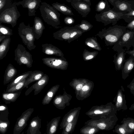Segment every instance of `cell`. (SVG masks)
<instances>
[{
    "instance_id": "obj_1",
    "label": "cell",
    "mask_w": 134,
    "mask_h": 134,
    "mask_svg": "<svg viewBox=\"0 0 134 134\" xmlns=\"http://www.w3.org/2000/svg\"><path fill=\"white\" fill-rule=\"evenodd\" d=\"M126 27L115 25L103 29L96 35L101 39H104L105 45H112L116 43L126 31Z\"/></svg>"
},
{
    "instance_id": "obj_2",
    "label": "cell",
    "mask_w": 134,
    "mask_h": 134,
    "mask_svg": "<svg viewBox=\"0 0 134 134\" xmlns=\"http://www.w3.org/2000/svg\"><path fill=\"white\" fill-rule=\"evenodd\" d=\"M42 17L47 24L55 29L60 27V13L54 8L45 2H42L40 7Z\"/></svg>"
},
{
    "instance_id": "obj_3",
    "label": "cell",
    "mask_w": 134,
    "mask_h": 134,
    "mask_svg": "<svg viewBox=\"0 0 134 134\" xmlns=\"http://www.w3.org/2000/svg\"><path fill=\"white\" fill-rule=\"evenodd\" d=\"M83 33L80 29L75 26H66L54 32L53 37L56 39L67 41L70 43L81 36Z\"/></svg>"
},
{
    "instance_id": "obj_4",
    "label": "cell",
    "mask_w": 134,
    "mask_h": 134,
    "mask_svg": "<svg viewBox=\"0 0 134 134\" xmlns=\"http://www.w3.org/2000/svg\"><path fill=\"white\" fill-rule=\"evenodd\" d=\"M18 31L23 43L28 49L31 51L34 49L36 46L34 43L35 38L33 27H31L29 24L26 25L24 22H22L19 24Z\"/></svg>"
},
{
    "instance_id": "obj_5",
    "label": "cell",
    "mask_w": 134,
    "mask_h": 134,
    "mask_svg": "<svg viewBox=\"0 0 134 134\" xmlns=\"http://www.w3.org/2000/svg\"><path fill=\"white\" fill-rule=\"evenodd\" d=\"M123 14L122 13L117 12L110 8L105 11L96 14L95 18L97 21L102 22L104 25L112 24L113 26L117 23L118 21L121 19Z\"/></svg>"
},
{
    "instance_id": "obj_6",
    "label": "cell",
    "mask_w": 134,
    "mask_h": 134,
    "mask_svg": "<svg viewBox=\"0 0 134 134\" xmlns=\"http://www.w3.org/2000/svg\"><path fill=\"white\" fill-rule=\"evenodd\" d=\"M14 59L20 65H25L28 68L32 67L33 60L30 53L22 44H18L14 51Z\"/></svg>"
},
{
    "instance_id": "obj_7",
    "label": "cell",
    "mask_w": 134,
    "mask_h": 134,
    "mask_svg": "<svg viewBox=\"0 0 134 134\" xmlns=\"http://www.w3.org/2000/svg\"><path fill=\"white\" fill-rule=\"evenodd\" d=\"M20 15L16 6L7 8L3 11L0 15V24H9L13 27L17 24L18 18Z\"/></svg>"
},
{
    "instance_id": "obj_8",
    "label": "cell",
    "mask_w": 134,
    "mask_h": 134,
    "mask_svg": "<svg viewBox=\"0 0 134 134\" xmlns=\"http://www.w3.org/2000/svg\"><path fill=\"white\" fill-rule=\"evenodd\" d=\"M43 63L53 69L62 70H66L69 63L64 57H46L42 59Z\"/></svg>"
},
{
    "instance_id": "obj_9",
    "label": "cell",
    "mask_w": 134,
    "mask_h": 134,
    "mask_svg": "<svg viewBox=\"0 0 134 134\" xmlns=\"http://www.w3.org/2000/svg\"><path fill=\"white\" fill-rule=\"evenodd\" d=\"M34 111L33 108H29L24 111L18 118L14 126L13 134H20L27 125V122Z\"/></svg>"
},
{
    "instance_id": "obj_10",
    "label": "cell",
    "mask_w": 134,
    "mask_h": 134,
    "mask_svg": "<svg viewBox=\"0 0 134 134\" xmlns=\"http://www.w3.org/2000/svg\"><path fill=\"white\" fill-rule=\"evenodd\" d=\"M113 6L115 11L124 14L134 9V0H117Z\"/></svg>"
},
{
    "instance_id": "obj_11",
    "label": "cell",
    "mask_w": 134,
    "mask_h": 134,
    "mask_svg": "<svg viewBox=\"0 0 134 134\" xmlns=\"http://www.w3.org/2000/svg\"><path fill=\"white\" fill-rule=\"evenodd\" d=\"M41 0H22L16 2L17 5H21L24 8H27L28 10L29 16L35 15L36 10L40 7L41 3Z\"/></svg>"
},
{
    "instance_id": "obj_12",
    "label": "cell",
    "mask_w": 134,
    "mask_h": 134,
    "mask_svg": "<svg viewBox=\"0 0 134 134\" xmlns=\"http://www.w3.org/2000/svg\"><path fill=\"white\" fill-rule=\"evenodd\" d=\"M49 80L48 76L46 74H44L40 79L37 81L26 91L25 95L27 96L34 90V95L38 94L47 84Z\"/></svg>"
},
{
    "instance_id": "obj_13",
    "label": "cell",
    "mask_w": 134,
    "mask_h": 134,
    "mask_svg": "<svg viewBox=\"0 0 134 134\" xmlns=\"http://www.w3.org/2000/svg\"><path fill=\"white\" fill-rule=\"evenodd\" d=\"M70 3L72 7L83 17H86L91 11L90 6L83 1H72Z\"/></svg>"
},
{
    "instance_id": "obj_14",
    "label": "cell",
    "mask_w": 134,
    "mask_h": 134,
    "mask_svg": "<svg viewBox=\"0 0 134 134\" xmlns=\"http://www.w3.org/2000/svg\"><path fill=\"white\" fill-rule=\"evenodd\" d=\"M41 119L38 116L33 118L30 121L27 131V134H41Z\"/></svg>"
},
{
    "instance_id": "obj_15",
    "label": "cell",
    "mask_w": 134,
    "mask_h": 134,
    "mask_svg": "<svg viewBox=\"0 0 134 134\" xmlns=\"http://www.w3.org/2000/svg\"><path fill=\"white\" fill-rule=\"evenodd\" d=\"M42 47V51L45 54L64 57V54L62 51L58 48L51 44H43Z\"/></svg>"
},
{
    "instance_id": "obj_16",
    "label": "cell",
    "mask_w": 134,
    "mask_h": 134,
    "mask_svg": "<svg viewBox=\"0 0 134 134\" xmlns=\"http://www.w3.org/2000/svg\"><path fill=\"white\" fill-rule=\"evenodd\" d=\"M33 31L35 39H39L41 36L45 27L41 19L36 16L34 18L33 26Z\"/></svg>"
},
{
    "instance_id": "obj_17",
    "label": "cell",
    "mask_w": 134,
    "mask_h": 134,
    "mask_svg": "<svg viewBox=\"0 0 134 134\" xmlns=\"http://www.w3.org/2000/svg\"><path fill=\"white\" fill-rule=\"evenodd\" d=\"M17 73V69L10 63L7 66L4 76L3 84L6 85L14 80Z\"/></svg>"
},
{
    "instance_id": "obj_18",
    "label": "cell",
    "mask_w": 134,
    "mask_h": 134,
    "mask_svg": "<svg viewBox=\"0 0 134 134\" xmlns=\"http://www.w3.org/2000/svg\"><path fill=\"white\" fill-rule=\"evenodd\" d=\"M44 74L43 72L41 71L36 70L32 71L30 76L27 79L23 88L25 87L27 88L30 84L39 80Z\"/></svg>"
},
{
    "instance_id": "obj_19",
    "label": "cell",
    "mask_w": 134,
    "mask_h": 134,
    "mask_svg": "<svg viewBox=\"0 0 134 134\" xmlns=\"http://www.w3.org/2000/svg\"><path fill=\"white\" fill-rule=\"evenodd\" d=\"M21 90L13 92H4L2 95L3 100L6 104L15 102L20 96Z\"/></svg>"
},
{
    "instance_id": "obj_20",
    "label": "cell",
    "mask_w": 134,
    "mask_h": 134,
    "mask_svg": "<svg viewBox=\"0 0 134 134\" xmlns=\"http://www.w3.org/2000/svg\"><path fill=\"white\" fill-rule=\"evenodd\" d=\"M52 6L58 11L66 15H74V14L71 9L64 4H61L58 2L53 3Z\"/></svg>"
},
{
    "instance_id": "obj_21",
    "label": "cell",
    "mask_w": 134,
    "mask_h": 134,
    "mask_svg": "<svg viewBox=\"0 0 134 134\" xmlns=\"http://www.w3.org/2000/svg\"><path fill=\"white\" fill-rule=\"evenodd\" d=\"M11 41L10 37L6 38L2 41L0 45V60L5 57L8 52Z\"/></svg>"
},
{
    "instance_id": "obj_22",
    "label": "cell",
    "mask_w": 134,
    "mask_h": 134,
    "mask_svg": "<svg viewBox=\"0 0 134 134\" xmlns=\"http://www.w3.org/2000/svg\"><path fill=\"white\" fill-rule=\"evenodd\" d=\"M58 88V85L55 86H53L47 91L42 101V104L43 105H46L49 104Z\"/></svg>"
},
{
    "instance_id": "obj_23",
    "label": "cell",
    "mask_w": 134,
    "mask_h": 134,
    "mask_svg": "<svg viewBox=\"0 0 134 134\" xmlns=\"http://www.w3.org/2000/svg\"><path fill=\"white\" fill-rule=\"evenodd\" d=\"M85 43L86 46L98 51H100L102 50V48L97 41L96 36L86 38L85 41Z\"/></svg>"
},
{
    "instance_id": "obj_24",
    "label": "cell",
    "mask_w": 134,
    "mask_h": 134,
    "mask_svg": "<svg viewBox=\"0 0 134 134\" xmlns=\"http://www.w3.org/2000/svg\"><path fill=\"white\" fill-rule=\"evenodd\" d=\"M32 71H28L18 75L8 86L6 89L12 87L24 79H27L30 75Z\"/></svg>"
},
{
    "instance_id": "obj_25",
    "label": "cell",
    "mask_w": 134,
    "mask_h": 134,
    "mask_svg": "<svg viewBox=\"0 0 134 134\" xmlns=\"http://www.w3.org/2000/svg\"><path fill=\"white\" fill-rule=\"evenodd\" d=\"M59 118H55L52 119L47 125L46 133L53 134L55 133L57 130Z\"/></svg>"
},
{
    "instance_id": "obj_26",
    "label": "cell",
    "mask_w": 134,
    "mask_h": 134,
    "mask_svg": "<svg viewBox=\"0 0 134 134\" xmlns=\"http://www.w3.org/2000/svg\"><path fill=\"white\" fill-rule=\"evenodd\" d=\"M134 67V57L131 56L125 62L122 69V71L125 74L130 72Z\"/></svg>"
},
{
    "instance_id": "obj_27",
    "label": "cell",
    "mask_w": 134,
    "mask_h": 134,
    "mask_svg": "<svg viewBox=\"0 0 134 134\" xmlns=\"http://www.w3.org/2000/svg\"><path fill=\"white\" fill-rule=\"evenodd\" d=\"M113 61L115 65L116 69L119 70L122 68V64L125 58V53L122 52L119 54L116 57L115 55Z\"/></svg>"
},
{
    "instance_id": "obj_28",
    "label": "cell",
    "mask_w": 134,
    "mask_h": 134,
    "mask_svg": "<svg viewBox=\"0 0 134 134\" xmlns=\"http://www.w3.org/2000/svg\"><path fill=\"white\" fill-rule=\"evenodd\" d=\"M110 8L107 0H101L96 5L95 10L98 12L100 13L105 11Z\"/></svg>"
},
{
    "instance_id": "obj_29",
    "label": "cell",
    "mask_w": 134,
    "mask_h": 134,
    "mask_svg": "<svg viewBox=\"0 0 134 134\" xmlns=\"http://www.w3.org/2000/svg\"><path fill=\"white\" fill-rule=\"evenodd\" d=\"M98 54L97 51H90L85 49L82 54L83 58L85 61L91 60L95 58Z\"/></svg>"
},
{
    "instance_id": "obj_30",
    "label": "cell",
    "mask_w": 134,
    "mask_h": 134,
    "mask_svg": "<svg viewBox=\"0 0 134 134\" xmlns=\"http://www.w3.org/2000/svg\"><path fill=\"white\" fill-rule=\"evenodd\" d=\"M75 26L80 29L84 33L89 31L93 27L90 22L85 20H82L80 24Z\"/></svg>"
},
{
    "instance_id": "obj_31",
    "label": "cell",
    "mask_w": 134,
    "mask_h": 134,
    "mask_svg": "<svg viewBox=\"0 0 134 134\" xmlns=\"http://www.w3.org/2000/svg\"><path fill=\"white\" fill-rule=\"evenodd\" d=\"M9 114V109L7 106L4 104H1L0 119L4 121H9L8 119Z\"/></svg>"
},
{
    "instance_id": "obj_32",
    "label": "cell",
    "mask_w": 134,
    "mask_h": 134,
    "mask_svg": "<svg viewBox=\"0 0 134 134\" xmlns=\"http://www.w3.org/2000/svg\"><path fill=\"white\" fill-rule=\"evenodd\" d=\"M27 79H25L10 88L6 89L5 92L10 93L22 90L23 88Z\"/></svg>"
},
{
    "instance_id": "obj_33",
    "label": "cell",
    "mask_w": 134,
    "mask_h": 134,
    "mask_svg": "<svg viewBox=\"0 0 134 134\" xmlns=\"http://www.w3.org/2000/svg\"><path fill=\"white\" fill-rule=\"evenodd\" d=\"M0 35H13V30L9 27L0 24Z\"/></svg>"
},
{
    "instance_id": "obj_34",
    "label": "cell",
    "mask_w": 134,
    "mask_h": 134,
    "mask_svg": "<svg viewBox=\"0 0 134 134\" xmlns=\"http://www.w3.org/2000/svg\"><path fill=\"white\" fill-rule=\"evenodd\" d=\"M121 19H124L125 21L129 23L134 19V9L131 11L123 14L121 16Z\"/></svg>"
},
{
    "instance_id": "obj_35",
    "label": "cell",
    "mask_w": 134,
    "mask_h": 134,
    "mask_svg": "<svg viewBox=\"0 0 134 134\" xmlns=\"http://www.w3.org/2000/svg\"><path fill=\"white\" fill-rule=\"evenodd\" d=\"M10 124V122L0 120V132L4 134L7 132Z\"/></svg>"
},
{
    "instance_id": "obj_36",
    "label": "cell",
    "mask_w": 134,
    "mask_h": 134,
    "mask_svg": "<svg viewBox=\"0 0 134 134\" xmlns=\"http://www.w3.org/2000/svg\"><path fill=\"white\" fill-rule=\"evenodd\" d=\"M134 32L131 31L126 30L125 32L122 35V40L123 42H126L127 41L131 38L132 34Z\"/></svg>"
},
{
    "instance_id": "obj_37",
    "label": "cell",
    "mask_w": 134,
    "mask_h": 134,
    "mask_svg": "<svg viewBox=\"0 0 134 134\" xmlns=\"http://www.w3.org/2000/svg\"><path fill=\"white\" fill-rule=\"evenodd\" d=\"M64 21L66 24L70 25L74 23L75 20L72 17L70 16H67L64 18Z\"/></svg>"
},
{
    "instance_id": "obj_38",
    "label": "cell",
    "mask_w": 134,
    "mask_h": 134,
    "mask_svg": "<svg viewBox=\"0 0 134 134\" xmlns=\"http://www.w3.org/2000/svg\"><path fill=\"white\" fill-rule=\"evenodd\" d=\"M126 29H129L130 30L134 29V19L132 21L126 26Z\"/></svg>"
},
{
    "instance_id": "obj_39",
    "label": "cell",
    "mask_w": 134,
    "mask_h": 134,
    "mask_svg": "<svg viewBox=\"0 0 134 134\" xmlns=\"http://www.w3.org/2000/svg\"><path fill=\"white\" fill-rule=\"evenodd\" d=\"M75 0L83 1L88 4L90 6H91V0H66V1L69 3H70L72 1Z\"/></svg>"
},
{
    "instance_id": "obj_40",
    "label": "cell",
    "mask_w": 134,
    "mask_h": 134,
    "mask_svg": "<svg viewBox=\"0 0 134 134\" xmlns=\"http://www.w3.org/2000/svg\"><path fill=\"white\" fill-rule=\"evenodd\" d=\"M97 126L101 129L103 130L105 129L106 125L104 123H100L97 124Z\"/></svg>"
},
{
    "instance_id": "obj_41",
    "label": "cell",
    "mask_w": 134,
    "mask_h": 134,
    "mask_svg": "<svg viewBox=\"0 0 134 134\" xmlns=\"http://www.w3.org/2000/svg\"><path fill=\"white\" fill-rule=\"evenodd\" d=\"M6 3L5 0H0V10L2 9Z\"/></svg>"
},
{
    "instance_id": "obj_42",
    "label": "cell",
    "mask_w": 134,
    "mask_h": 134,
    "mask_svg": "<svg viewBox=\"0 0 134 134\" xmlns=\"http://www.w3.org/2000/svg\"><path fill=\"white\" fill-rule=\"evenodd\" d=\"M10 37V36L8 35H0V43H1L6 38Z\"/></svg>"
},
{
    "instance_id": "obj_43",
    "label": "cell",
    "mask_w": 134,
    "mask_h": 134,
    "mask_svg": "<svg viewBox=\"0 0 134 134\" xmlns=\"http://www.w3.org/2000/svg\"><path fill=\"white\" fill-rule=\"evenodd\" d=\"M72 126V124L70 122L67 125V126L66 127L65 129L66 131L67 132H69L71 130Z\"/></svg>"
},
{
    "instance_id": "obj_44",
    "label": "cell",
    "mask_w": 134,
    "mask_h": 134,
    "mask_svg": "<svg viewBox=\"0 0 134 134\" xmlns=\"http://www.w3.org/2000/svg\"><path fill=\"white\" fill-rule=\"evenodd\" d=\"M126 53L130 55L131 56L134 57V50L132 51H127Z\"/></svg>"
},
{
    "instance_id": "obj_45",
    "label": "cell",
    "mask_w": 134,
    "mask_h": 134,
    "mask_svg": "<svg viewBox=\"0 0 134 134\" xmlns=\"http://www.w3.org/2000/svg\"><path fill=\"white\" fill-rule=\"evenodd\" d=\"M74 118V116L72 115L70 116L67 119V121L68 123H70L72 121Z\"/></svg>"
},
{
    "instance_id": "obj_46",
    "label": "cell",
    "mask_w": 134,
    "mask_h": 134,
    "mask_svg": "<svg viewBox=\"0 0 134 134\" xmlns=\"http://www.w3.org/2000/svg\"><path fill=\"white\" fill-rule=\"evenodd\" d=\"M83 85L81 84H78L76 87V89L77 90H79L82 89Z\"/></svg>"
},
{
    "instance_id": "obj_47",
    "label": "cell",
    "mask_w": 134,
    "mask_h": 134,
    "mask_svg": "<svg viewBox=\"0 0 134 134\" xmlns=\"http://www.w3.org/2000/svg\"><path fill=\"white\" fill-rule=\"evenodd\" d=\"M89 89V87L87 85H85L83 87L82 89V90L84 91H87Z\"/></svg>"
},
{
    "instance_id": "obj_48",
    "label": "cell",
    "mask_w": 134,
    "mask_h": 134,
    "mask_svg": "<svg viewBox=\"0 0 134 134\" xmlns=\"http://www.w3.org/2000/svg\"><path fill=\"white\" fill-rule=\"evenodd\" d=\"M103 113V112L99 110H96L94 111V113L96 114H100Z\"/></svg>"
},
{
    "instance_id": "obj_49",
    "label": "cell",
    "mask_w": 134,
    "mask_h": 134,
    "mask_svg": "<svg viewBox=\"0 0 134 134\" xmlns=\"http://www.w3.org/2000/svg\"><path fill=\"white\" fill-rule=\"evenodd\" d=\"M119 131L121 133L123 134H124L125 133V131L124 129L122 128H120L119 129Z\"/></svg>"
},
{
    "instance_id": "obj_50",
    "label": "cell",
    "mask_w": 134,
    "mask_h": 134,
    "mask_svg": "<svg viewBox=\"0 0 134 134\" xmlns=\"http://www.w3.org/2000/svg\"><path fill=\"white\" fill-rule=\"evenodd\" d=\"M95 129L94 128H91L88 131V133L89 134H92L95 131Z\"/></svg>"
},
{
    "instance_id": "obj_51",
    "label": "cell",
    "mask_w": 134,
    "mask_h": 134,
    "mask_svg": "<svg viewBox=\"0 0 134 134\" xmlns=\"http://www.w3.org/2000/svg\"><path fill=\"white\" fill-rule=\"evenodd\" d=\"M129 127L131 129H134V124L132 123H130L129 124Z\"/></svg>"
},
{
    "instance_id": "obj_52",
    "label": "cell",
    "mask_w": 134,
    "mask_h": 134,
    "mask_svg": "<svg viewBox=\"0 0 134 134\" xmlns=\"http://www.w3.org/2000/svg\"><path fill=\"white\" fill-rule=\"evenodd\" d=\"M122 98L120 96H118V97L117 101L118 102L121 103L122 102Z\"/></svg>"
},
{
    "instance_id": "obj_53",
    "label": "cell",
    "mask_w": 134,
    "mask_h": 134,
    "mask_svg": "<svg viewBox=\"0 0 134 134\" xmlns=\"http://www.w3.org/2000/svg\"><path fill=\"white\" fill-rule=\"evenodd\" d=\"M110 4L113 6L115 2L117 0H107Z\"/></svg>"
}]
</instances>
